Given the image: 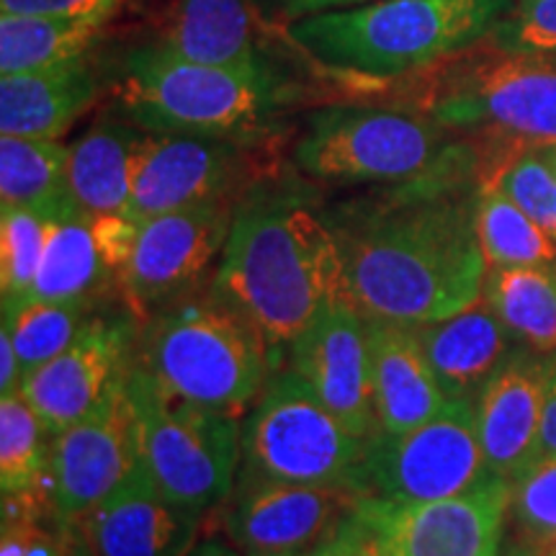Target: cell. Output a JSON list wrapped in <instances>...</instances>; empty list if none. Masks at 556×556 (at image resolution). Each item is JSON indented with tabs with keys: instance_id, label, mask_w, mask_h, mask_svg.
<instances>
[{
	"instance_id": "6da1fadb",
	"label": "cell",
	"mask_w": 556,
	"mask_h": 556,
	"mask_svg": "<svg viewBox=\"0 0 556 556\" xmlns=\"http://www.w3.org/2000/svg\"><path fill=\"white\" fill-rule=\"evenodd\" d=\"M477 150L467 144L400 189L328 217L343 253L345 291L366 319L426 325L477 304L486 261L477 238Z\"/></svg>"
},
{
	"instance_id": "7a4b0ae2",
	"label": "cell",
	"mask_w": 556,
	"mask_h": 556,
	"mask_svg": "<svg viewBox=\"0 0 556 556\" xmlns=\"http://www.w3.org/2000/svg\"><path fill=\"white\" fill-rule=\"evenodd\" d=\"M214 296L258 332L270 366L328 304L348 296L328 217L296 193L255 191L235 208Z\"/></svg>"
},
{
	"instance_id": "3957f363",
	"label": "cell",
	"mask_w": 556,
	"mask_h": 556,
	"mask_svg": "<svg viewBox=\"0 0 556 556\" xmlns=\"http://www.w3.org/2000/svg\"><path fill=\"white\" fill-rule=\"evenodd\" d=\"M516 0H377L296 18L289 39L317 65L358 78H400L469 50Z\"/></svg>"
},
{
	"instance_id": "277c9868",
	"label": "cell",
	"mask_w": 556,
	"mask_h": 556,
	"mask_svg": "<svg viewBox=\"0 0 556 556\" xmlns=\"http://www.w3.org/2000/svg\"><path fill=\"white\" fill-rule=\"evenodd\" d=\"M116 114L144 131L238 139L258 137L294 101V88L268 62L206 65L142 47L111 83Z\"/></svg>"
},
{
	"instance_id": "5b68a950",
	"label": "cell",
	"mask_w": 556,
	"mask_h": 556,
	"mask_svg": "<svg viewBox=\"0 0 556 556\" xmlns=\"http://www.w3.org/2000/svg\"><path fill=\"white\" fill-rule=\"evenodd\" d=\"M420 114L497 142L495 170L520 150L556 144V54H518L479 41L430 67Z\"/></svg>"
},
{
	"instance_id": "8992f818",
	"label": "cell",
	"mask_w": 556,
	"mask_h": 556,
	"mask_svg": "<svg viewBox=\"0 0 556 556\" xmlns=\"http://www.w3.org/2000/svg\"><path fill=\"white\" fill-rule=\"evenodd\" d=\"M270 366L266 345L217 296L186 302L150 328L142 368L173 400L238 415Z\"/></svg>"
},
{
	"instance_id": "52a82bcc",
	"label": "cell",
	"mask_w": 556,
	"mask_h": 556,
	"mask_svg": "<svg viewBox=\"0 0 556 556\" xmlns=\"http://www.w3.org/2000/svg\"><path fill=\"white\" fill-rule=\"evenodd\" d=\"M446 131L420 111L330 106L312 116L294 160L319 180L392 184L426 176L467 148V142H448Z\"/></svg>"
},
{
	"instance_id": "ba28073f",
	"label": "cell",
	"mask_w": 556,
	"mask_h": 556,
	"mask_svg": "<svg viewBox=\"0 0 556 556\" xmlns=\"http://www.w3.org/2000/svg\"><path fill=\"white\" fill-rule=\"evenodd\" d=\"M364 441L348 430L294 368L276 374L242 430L250 479L356 486Z\"/></svg>"
},
{
	"instance_id": "9c48e42d",
	"label": "cell",
	"mask_w": 556,
	"mask_h": 556,
	"mask_svg": "<svg viewBox=\"0 0 556 556\" xmlns=\"http://www.w3.org/2000/svg\"><path fill=\"white\" fill-rule=\"evenodd\" d=\"M127 387L142 422L144 469L157 490L193 513L225 500L242 451L235 415L168 397L142 366H129Z\"/></svg>"
},
{
	"instance_id": "30bf717a",
	"label": "cell",
	"mask_w": 556,
	"mask_h": 556,
	"mask_svg": "<svg viewBox=\"0 0 556 556\" xmlns=\"http://www.w3.org/2000/svg\"><path fill=\"white\" fill-rule=\"evenodd\" d=\"M479 443L475 402L448 400L433 420L407 433L377 430L364 446L358 490L392 505H422L492 479Z\"/></svg>"
},
{
	"instance_id": "8fae6325",
	"label": "cell",
	"mask_w": 556,
	"mask_h": 556,
	"mask_svg": "<svg viewBox=\"0 0 556 556\" xmlns=\"http://www.w3.org/2000/svg\"><path fill=\"white\" fill-rule=\"evenodd\" d=\"M142 469V422L124 377L93 415L52 438L47 471L52 516L67 528L78 526Z\"/></svg>"
},
{
	"instance_id": "7c38bea8",
	"label": "cell",
	"mask_w": 556,
	"mask_h": 556,
	"mask_svg": "<svg viewBox=\"0 0 556 556\" xmlns=\"http://www.w3.org/2000/svg\"><path fill=\"white\" fill-rule=\"evenodd\" d=\"M361 510L377 526L387 556H500L510 482L492 477L464 495L422 505L364 497Z\"/></svg>"
},
{
	"instance_id": "4fadbf2b",
	"label": "cell",
	"mask_w": 556,
	"mask_h": 556,
	"mask_svg": "<svg viewBox=\"0 0 556 556\" xmlns=\"http://www.w3.org/2000/svg\"><path fill=\"white\" fill-rule=\"evenodd\" d=\"M238 139L144 131L131 160L127 217L144 222L212 201H227L245 173Z\"/></svg>"
},
{
	"instance_id": "5bb4252c",
	"label": "cell",
	"mask_w": 556,
	"mask_h": 556,
	"mask_svg": "<svg viewBox=\"0 0 556 556\" xmlns=\"http://www.w3.org/2000/svg\"><path fill=\"white\" fill-rule=\"evenodd\" d=\"M232 219L227 201H212L139 222L135 250L119 276L129 302L144 312L197 287L225 250Z\"/></svg>"
},
{
	"instance_id": "9a60e30c",
	"label": "cell",
	"mask_w": 556,
	"mask_h": 556,
	"mask_svg": "<svg viewBox=\"0 0 556 556\" xmlns=\"http://www.w3.org/2000/svg\"><path fill=\"white\" fill-rule=\"evenodd\" d=\"M356 486H315L242 477L227 531L248 554H307L338 533L356 513Z\"/></svg>"
},
{
	"instance_id": "2e32d148",
	"label": "cell",
	"mask_w": 556,
	"mask_h": 556,
	"mask_svg": "<svg viewBox=\"0 0 556 556\" xmlns=\"http://www.w3.org/2000/svg\"><path fill=\"white\" fill-rule=\"evenodd\" d=\"M131 330L124 319H88L60 356L24 374L21 397L39 415L50 438L86 420L127 377Z\"/></svg>"
},
{
	"instance_id": "e0dca14e",
	"label": "cell",
	"mask_w": 556,
	"mask_h": 556,
	"mask_svg": "<svg viewBox=\"0 0 556 556\" xmlns=\"http://www.w3.org/2000/svg\"><path fill=\"white\" fill-rule=\"evenodd\" d=\"M291 368L358 441L379 430L374 409L366 317L348 296L338 299L289 348Z\"/></svg>"
},
{
	"instance_id": "ac0fdd59",
	"label": "cell",
	"mask_w": 556,
	"mask_h": 556,
	"mask_svg": "<svg viewBox=\"0 0 556 556\" xmlns=\"http://www.w3.org/2000/svg\"><path fill=\"white\" fill-rule=\"evenodd\" d=\"M201 513L163 495L148 469L103 500L80 520L90 556H189Z\"/></svg>"
},
{
	"instance_id": "d6986e66",
	"label": "cell",
	"mask_w": 556,
	"mask_h": 556,
	"mask_svg": "<svg viewBox=\"0 0 556 556\" xmlns=\"http://www.w3.org/2000/svg\"><path fill=\"white\" fill-rule=\"evenodd\" d=\"M546 374L548 358H507L477 394V433L486 467L510 484L539 462Z\"/></svg>"
},
{
	"instance_id": "ffe728a7",
	"label": "cell",
	"mask_w": 556,
	"mask_h": 556,
	"mask_svg": "<svg viewBox=\"0 0 556 556\" xmlns=\"http://www.w3.org/2000/svg\"><path fill=\"white\" fill-rule=\"evenodd\" d=\"M374 409L379 430L407 433L448 405L415 325L366 319Z\"/></svg>"
},
{
	"instance_id": "44dd1931",
	"label": "cell",
	"mask_w": 556,
	"mask_h": 556,
	"mask_svg": "<svg viewBox=\"0 0 556 556\" xmlns=\"http://www.w3.org/2000/svg\"><path fill=\"white\" fill-rule=\"evenodd\" d=\"M415 328L448 400L475 402V394L482 392L510 351V332L484 299L446 319Z\"/></svg>"
},
{
	"instance_id": "7402d4cb",
	"label": "cell",
	"mask_w": 556,
	"mask_h": 556,
	"mask_svg": "<svg viewBox=\"0 0 556 556\" xmlns=\"http://www.w3.org/2000/svg\"><path fill=\"white\" fill-rule=\"evenodd\" d=\"M86 60L0 75V135L58 139L96 99Z\"/></svg>"
},
{
	"instance_id": "603a6c76",
	"label": "cell",
	"mask_w": 556,
	"mask_h": 556,
	"mask_svg": "<svg viewBox=\"0 0 556 556\" xmlns=\"http://www.w3.org/2000/svg\"><path fill=\"white\" fill-rule=\"evenodd\" d=\"M144 129L124 119H103L75 139L67 160L70 197L83 214H127L131 160Z\"/></svg>"
},
{
	"instance_id": "cb8c5ba5",
	"label": "cell",
	"mask_w": 556,
	"mask_h": 556,
	"mask_svg": "<svg viewBox=\"0 0 556 556\" xmlns=\"http://www.w3.org/2000/svg\"><path fill=\"white\" fill-rule=\"evenodd\" d=\"M165 50L206 65H250L261 60L248 0H178Z\"/></svg>"
},
{
	"instance_id": "d4e9b609",
	"label": "cell",
	"mask_w": 556,
	"mask_h": 556,
	"mask_svg": "<svg viewBox=\"0 0 556 556\" xmlns=\"http://www.w3.org/2000/svg\"><path fill=\"white\" fill-rule=\"evenodd\" d=\"M106 274L109 268L101 258L88 214H83L78 204L50 214L31 296L47 302H86Z\"/></svg>"
},
{
	"instance_id": "484cf974",
	"label": "cell",
	"mask_w": 556,
	"mask_h": 556,
	"mask_svg": "<svg viewBox=\"0 0 556 556\" xmlns=\"http://www.w3.org/2000/svg\"><path fill=\"white\" fill-rule=\"evenodd\" d=\"M109 18L0 13V75L29 73L86 58Z\"/></svg>"
},
{
	"instance_id": "4316f807",
	"label": "cell",
	"mask_w": 556,
	"mask_h": 556,
	"mask_svg": "<svg viewBox=\"0 0 556 556\" xmlns=\"http://www.w3.org/2000/svg\"><path fill=\"white\" fill-rule=\"evenodd\" d=\"M70 148L58 139L0 137V204L54 214L75 204L67 186Z\"/></svg>"
},
{
	"instance_id": "83f0119b",
	"label": "cell",
	"mask_w": 556,
	"mask_h": 556,
	"mask_svg": "<svg viewBox=\"0 0 556 556\" xmlns=\"http://www.w3.org/2000/svg\"><path fill=\"white\" fill-rule=\"evenodd\" d=\"M484 294L513 338L539 353L556 351V274L548 266L492 268Z\"/></svg>"
},
{
	"instance_id": "f1b7e54d",
	"label": "cell",
	"mask_w": 556,
	"mask_h": 556,
	"mask_svg": "<svg viewBox=\"0 0 556 556\" xmlns=\"http://www.w3.org/2000/svg\"><path fill=\"white\" fill-rule=\"evenodd\" d=\"M477 238L492 268L552 266L556 261L554 240L497 189H479Z\"/></svg>"
},
{
	"instance_id": "f546056e",
	"label": "cell",
	"mask_w": 556,
	"mask_h": 556,
	"mask_svg": "<svg viewBox=\"0 0 556 556\" xmlns=\"http://www.w3.org/2000/svg\"><path fill=\"white\" fill-rule=\"evenodd\" d=\"M86 323V302H47L26 296L3 304V328L11 332L24 374L60 356Z\"/></svg>"
},
{
	"instance_id": "4dcf8cb0",
	"label": "cell",
	"mask_w": 556,
	"mask_h": 556,
	"mask_svg": "<svg viewBox=\"0 0 556 556\" xmlns=\"http://www.w3.org/2000/svg\"><path fill=\"white\" fill-rule=\"evenodd\" d=\"M39 415L21 392L0 397V486L5 495H26L47 479L50 446Z\"/></svg>"
},
{
	"instance_id": "1f68e13d",
	"label": "cell",
	"mask_w": 556,
	"mask_h": 556,
	"mask_svg": "<svg viewBox=\"0 0 556 556\" xmlns=\"http://www.w3.org/2000/svg\"><path fill=\"white\" fill-rule=\"evenodd\" d=\"M50 214L26 206H3L0 214V289L3 304L31 296Z\"/></svg>"
},
{
	"instance_id": "d6a6232c",
	"label": "cell",
	"mask_w": 556,
	"mask_h": 556,
	"mask_svg": "<svg viewBox=\"0 0 556 556\" xmlns=\"http://www.w3.org/2000/svg\"><path fill=\"white\" fill-rule=\"evenodd\" d=\"M479 189L503 191L556 242V170L544 150H520L479 180Z\"/></svg>"
},
{
	"instance_id": "836d02e7",
	"label": "cell",
	"mask_w": 556,
	"mask_h": 556,
	"mask_svg": "<svg viewBox=\"0 0 556 556\" xmlns=\"http://www.w3.org/2000/svg\"><path fill=\"white\" fill-rule=\"evenodd\" d=\"M510 516L528 546L556 544V456L539 458L510 484Z\"/></svg>"
},
{
	"instance_id": "e575fe53",
	"label": "cell",
	"mask_w": 556,
	"mask_h": 556,
	"mask_svg": "<svg viewBox=\"0 0 556 556\" xmlns=\"http://www.w3.org/2000/svg\"><path fill=\"white\" fill-rule=\"evenodd\" d=\"M3 539L0 556H78L80 539H73L67 526L50 531L41 526L31 503H21V495L3 497Z\"/></svg>"
},
{
	"instance_id": "d590c367",
	"label": "cell",
	"mask_w": 556,
	"mask_h": 556,
	"mask_svg": "<svg viewBox=\"0 0 556 556\" xmlns=\"http://www.w3.org/2000/svg\"><path fill=\"white\" fill-rule=\"evenodd\" d=\"M486 41L505 52L556 54V0H516Z\"/></svg>"
},
{
	"instance_id": "8d00e7d4",
	"label": "cell",
	"mask_w": 556,
	"mask_h": 556,
	"mask_svg": "<svg viewBox=\"0 0 556 556\" xmlns=\"http://www.w3.org/2000/svg\"><path fill=\"white\" fill-rule=\"evenodd\" d=\"M90 222H93L96 242H99L109 274L122 276L131 258V250H135L139 222L127 214H101V217H90Z\"/></svg>"
},
{
	"instance_id": "74e56055",
	"label": "cell",
	"mask_w": 556,
	"mask_h": 556,
	"mask_svg": "<svg viewBox=\"0 0 556 556\" xmlns=\"http://www.w3.org/2000/svg\"><path fill=\"white\" fill-rule=\"evenodd\" d=\"M119 0H0L3 13H31V16L109 18Z\"/></svg>"
},
{
	"instance_id": "f35d334b",
	"label": "cell",
	"mask_w": 556,
	"mask_h": 556,
	"mask_svg": "<svg viewBox=\"0 0 556 556\" xmlns=\"http://www.w3.org/2000/svg\"><path fill=\"white\" fill-rule=\"evenodd\" d=\"M332 556H387L377 526L368 520L361 505L332 536Z\"/></svg>"
},
{
	"instance_id": "ab89813d",
	"label": "cell",
	"mask_w": 556,
	"mask_h": 556,
	"mask_svg": "<svg viewBox=\"0 0 556 556\" xmlns=\"http://www.w3.org/2000/svg\"><path fill=\"white\" fill-rule=\"evenodd\" d=\"M548 456H556V356L548 358L544 420H541V441H539V458H548Z\"/></svg>"
},
{
	"instance_id": "60d3db41",
	"label": "cell",
	"mask_w": 556,
	"mask_h": 556,
	"mask_svg": "<svg viewBox=\"0 0 556 556\" xmlns=\"http://www.w3.org/2000/svg\"><path fill=\"white\" fill-rule=\"evenodd\" d=\"M21 377H24L21 358H18L16 348H13L11 332L3 328L0 330V397L18 392Z\"/></svg>"
},
{
	"instance_id": "b9f144b4",
	"label": "cell",
	"mask_w": 556,
	"mask_h": 556,
	"mask_svg": "<svg viewBox=\"0 0 556 556\" xmlns=\"http://www.w3.org/2000/svg\"><path fill=\"white\" fill-rule=\"evenodd\" d=\"M377 3V0H278V9L287 18H304L315 16V13L325 11H340V9H356V5Z\"/></svg>"
},
{
	"instance_id": "7bdbcfd3",
	"label": "cell",
	"mask_w": 556,
	"mask_h": 556,
	"mask_svg": "<svg viewBox=\"0 0 556 556\" xmlns=\"http://www.w3.org/2000/svg\"><path fill=\"white\" fill-rule=\"evenodd\" d=\"M189 556H235L232 552L225 544H219V541H201L191 548Z\"/></svg>"
},
{
	"instance_id": "ee69618b",
	"label": "cell",
	"mask_w": 556,
	"mask_h": 556,
	"mask_svg": "<svg viewBox=\"0 0 556 556\" xmlns=\"http://www.w3.org/2000/svg\"><path fill=\"white\" fill-rule=\"evenodd\" d=\"M302 556H332V539H330V541H325V544L315 546V548H312V552L302 554Z\"/></svg>"
},
{
	"instance_id": "f6af8a7d",
	"label": "cell",
	"mask_w": 556,
	"mask_h": 556,
	"mask_svg": "<svg viewBox=\"0 0 556 556\" xmlns=\"http://www.w3.org/2000/svg\"><path fill=\"white\" fill-rule=\"evenodd\" d=\"M544 150V155L548 157V163L554 165V170H556V144H552V148H541Z\"/></svg>"
},
{
	"instance_id": "bcb514c9",
	"label": "cell",
	"mask_w": 556,
	"mask_h": 556,
	"mask_svg": "<svg viewBox=\"0 0 556 556\" xmlns=\"http://www.w3.org/2000/svg\"><path fill=\"white\" fill-rule=\"evenodd\" d=\"M248 556H302V554H276V552H261V554H248Z\"/></svg>"
},
{
	"instance_id": "7dc6e473",
	"label": "cell",
	"mask_w": 556,
	"mask_h": 556,
	"mask_svg": "<svg viewBox=\"0 0 556 556\" xmlns=\"http://www.w3.org/2000/svg\"><path fill=\"white\" fill-rule=\"evenodd\" d=\"M539 556H556V544H552V546H546L544 552H539Z\"/></svg>"
},
{
	"instance_id": "c3c4849f",
	"label": "cell",
	"mask_w": 556,
	"mask_h": 556,
	"mask_svg": "<svg viewBox=\"0 0 556 556\" xmlns=\"http://www.w3.org/2000/svg\"><path fill=\"white\" fill-rule=\"evenodd\" d=\"M78 556H90V552L86 548V544H83V539H80V552H78Z\"/></svg>"
}]
</instances>
